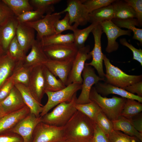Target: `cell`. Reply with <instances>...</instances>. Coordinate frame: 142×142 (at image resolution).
I'll return each mask as SVG.
<instances>
[{
  "label": "cell",
  "instance_id": "obj_8",
  "mask_svg": "<svg viewBox=\"0 0 142 142\" xmlns=\"http://www.w3.org/2000/svg\"><path fill=\"white\" fill-rule=\"evenodd\" d=\"M82 75L83 82L80 95L77 98L76 104H83L91 102L89 98V95L93 86L100 81H105V79L97 75L94 69L91 66L85 63Z\"/></svg>",
  "mask_w": 142,
  "mask_h": 142
},
{
  "label": "cell",
  "instance_id": "obj_3",
  "mask_svg": "<svg viewBox=\"0 0 142 142\" xmlns=\"http://www.w3.org/2000/svg\"><path fill=\"white\" fill-rule=\"evenodd\" d=\"M76 94L70 102L58 104L52 111L42 117L41 121L56 126H64L77 111L75 107Z\"/></svg>",
  "mask_w": 142,
  "mask_h": 142
},
{
  "label": "cell",
  "instance_id": "obj_47",
  "mask_svg": "<svg viewBox=\"0 0 142 142\" xmlns=\"http://www.w3.org/2000/svg\"><path fill=\"white\" fill-rule=\"evenodd\" d=\"M0 142H23L22 138L11 131L0 134Z\"/></svg>",
  "mask_w": 142,
  "mask_h": 142
},
{
  "label": "cell",
  "instance_id": "obj_5",
  "mask_svg": "<svg viewBox=\"0 0 142 142\" xmlns=\"http://www.w3.org/2000/svg\"><path fill=\"white\" fill-rule=\"evenodd\" d=\"M82 84L73 83L64 88L54 92L45 90L48 97L46 104L43 106L40 116H43L53 107L63 102H69L72 99L77 92L81 89Z\"/></svg>",
  "mask_w": 142,
  "mask_h": 142
},
{
  "label": "cell",
  "instance_id": "obj_9",
  "mask_svg": "<svg viewBox=\"0 0 142 142\" xmlns=\"http://www.w3.org/2000/svg\"><path fill=\"white\" fill-rule=\"evenodd\" d=\"M90 46L87 45L78 49L74 60L72 68L69 75L66 86L73 83L82 84L83 79L82 75L85 62L92 58L89 54Z\"/></svg>",
  "mask_w": 142,
  "mask_h": 142
},
{
  "label": "cell",
  "instance_id": "obj_42",
  "mask_svg": "<svg viewBox=\"0 0 142 142\" xmlns=\"http://www.w3.org/2000/svg\"><path fill=\"white\" fill-rule=\"evenodd\" d=\"M115 0H83V3L89 13L92 12L111 4Z\"/></svg>",
  "mask_w": 142,
  "mask_h": 142
},
{
  "label": "cell",
  "instance_id": "obj_22",
  "mask_svg": "<svg viewBox=\"0 0 142 142\" xmlns=\"http://www.w3.org/2000/svg\"><path fill=\"white\" fill-rule=\"evenodd\" d=\"M16 17L10 18L3 25L0 30V44L5 52H6L11 42L16 36L18 24Z\"/></svg>",
  "mask_w": 142,
  "mask_h": 142
},
{
  "label": "cell",
  "instance_id": "obj_26",
  "mask_svg": "<svg viewBox=\"0 0 142 142\" xmlns=\"http://www.w3.org/2000/svg\"><path fill=\"white\" fill-rule=\"evenodd\" d=\"M112 121L114 130L119 131L129 135L136 137L142 142V134L135 129L130 119L121 115L117 119Z\"/></svg>",
  "mask_w": 142,
  "mask_h": 142
},
{
  "label": "cell",
  "instance_id": "obj_27",
  "mask_svg": "<svg viewBox=\"0 0 142 142\" xmlns=\"http://www.w3.org/2000/svg\"><path fill=\"white\" fill-rule=\"evenodd\" d=\"M113 6L112 4L94 10L89 14V22L99 24L114 18Z\"/></svg>",
  "mask_w": 142,
  "mask_h": 142
},
{
  "label": "cell",
  "instance_id": "obj_28",
  "mask_svg": "<svg viewBox=\"0 0 142 142\" xmlns=\"http://www.w3.org/2000/svg\"><path fill=\"white\" fill-rule=\"evenodd\" d=\"M113 7L114 18L124 19L136 18L133 8L124 1L115 0L111 4Z\"/></svg>",
  "mask_w": 142,
  "mask_h": 142
},
{
  "label": "cell",
  "instance_id": "obj_7",
  "mask_svg": "<svg viewBox=\"0 0 142 142\" xmlns=\"http://www.w3.org/2000/svg\"><path fill=\"white\" fill-rule=\"evenodd\" d=\"M43 47L49 59L57 61H73L78 50L74 43L49 45Z\"/></svg>",
  "mask_w": 142,
  "mask_h": 142
},
{
  "label": "cell",
  "instance_id": "obj_19",
  "mask_svg": "<svg viewBox=\"0 0 142 142\" xmlns=\"http://www.w3.org/2000/svg\"><path fill=\"white\" fill-rule=\"evenodd\" d=\"M30 113L29 108L26 105L19 110L3 116L0 119V134L10 131Z\"/></svg>",
  "mask_w": 142,
  "mask_h": 142
},
{
  "label": "cell",
  "instance_id": "obj_12",
  "mask_svg": "<svg viewBox=\"0 0 142 142\" xmlns=\"http://www.w3.org/2000/svg\"><path fill=\"white\" fill-rule=\"evenodd\" d=\"M94 39V46L93 49L89 52L92 60L87 65L94 67L97 72L98 76L105 79V74L103 68V54L102 51L101 38L103 33L101 26L98 24L92 30V32Z\"/></svg>",
  "mask_w": 142,
  "mask_h": 142
},
{
  "label": "cell",
  "instance_id": "obj_25",
  "mask_svg": "<svg viewBox=\"0 0 142 142\" xmlns=\"http://www.w3.org/2000/svg\"><path fill=\"white\" fill-rule=\"evenodd\" d=\"M33 68L25 66L23 62H18L9 78L13 80L15 84H21L27 87Z\"/></svg>",
  "mask_w": 142,
  "mask_h": 142
},
{
  "label": "cell",
  "instance_id": "obj_31",
  "mask_svg": "<svg viewBox=\"0 0 142 142\" xmlns=\"http://www.w3.org/2000/svg\"><path fill=\"white\" fill-rule=\"evenodd\" d=\"M43 74L45 90L54 92L61 90L66 86L55 77L44 65Z\"/></svg>",
  "mask_w": 142,
  "mask_h": 142
},
{
  "label": "cell",
  "instance_id": "obj_18",
  "mask_svg": "<svg viewBox=\"0 0 142 142\" xmlns=\"http://www.w3.org/2000/svg\"><path fill=\"white\" fill-rule=\"evenodd\" d=\"M31 48L30 52L26 56L24 61L25 66L33 68L43 64L49 59L43 51L40 40L35 39Z\"/></svg>",
  "mask_w": 142,
  "mask_h": 142
},
{
  "label": "cell",
  "instance_id": "obj_24",
  "mask_svg": "<svg viewBox=\"0 0 142 142\" xmlns=\"http://www.w3.org/2000/svg\"><path fill=\"white\" fill-rule=\"evenodd\" d=\"M17 62L6 52L0 53V88L11 75Z\"/></svg>",
  "mask_w": 142,
  "mask_h": 142
},
{
  "label": "cell",
  "instance_id": "obj_40",
  "mask_svg": "<svg viewBox=\"0 0 142 142\" xmlns=\"http://www.w3.org/2000/svg\"><path fill=\"white\" fill-rule=\"evenodd\" d=\"M110 142H142L137 138L114 130L108 136Z\"/></svg>",
  "mask_w": 142,
  "mask_h": 142
},
{
  "label": "cell",
  "instance_id": "obj_14",
  "mask_svg": "<svg viewBox=\"0 0 142 142\" xmlns=\"http://www.w3.org/2000/svg\"><path fill=\"white\" fill-rule=\"evenodd\" d=\"M43 69V64L33 68L27 86L35 99L40 104L45 91Z\"/></svg>",
  "mask_w": 142,
  "mask_h": 142
},
{
  "label": "cell",
  "instance_id": "obj_15",
  "mask_svg": "<svg viewBox=\"0 0 142 142\" xmlns=\"http://www.w3.org/2000/svg\"><path fill=\"white\" fill-rule=\"evenodd\" d=\"M42 117H37L30 113L20 121L10 131L20 135L23 142H31L34 130L41 121Z\"/></svg>",
  "mask_w": 142,
  "mask_h": 142
},
{
  "label": "cell",
  "instance_id": "obj_13",
  "mask_svg": "<svg viewBox=\"0 0 142 142\" xmlns=\"http://www.w3.org/2000/svg\"><path fill=\"white\" fill-rule=\"evenodd\" d=\"M102 26L103 33H104L107 38V44L105 48L106 52L110 53L117 50L119 47L116 39L123 35L130 36L132 31L129 30L121 29L111 20L106 21L99 24Z\"/></svg>",
  "mask_w": 142,
  "mask_h": 142
},
{
  "label": "cell",
  "instance_id": "obj_51",
  "mask_svg": "<svg viewBox=\"0 0 142 142\" xmlns=\"http://www.w3.org/2000/svg\"><path fill=\"white\" fill-rule=\"evenodd\" d=\"M5 52L3 49L2 46L0 44V53L2 52Z\"/></svg>",
  "mask_w": 142,
  "mask_h": 142
},
{
  "label": "cell",
  "instance_id": "obj_30",
  "mask_svg": "<svg viewBox=\"0 0 142 142\" xmlns=\"http://www.w3.org/2000/svg\"><path fill=\"white\" fill-rule=\"evenodd\" d=\"M42 46L74 43V37L73 33L65 34H54L44 37L40 40Z\"/></svg>",
  "mask_w": 142,
  "mask_h": 142
},
{
  "label": "cell",
  "instance_id": "obj_32",
  "mask_svg": "<svg viewBox=\"0 0 142 142\" xmlns=\"http://www.w3.org/2000/svg\"><path fill=\"white\" fill-rule=\"evenodd\" d=\"M3 1L7 5L16 17L27 11L33 10L29 0H4Z\"/></svg>",
  "mask_w": 142,
  "mask_h": 142
},
{
  "label": "cell",
  "instance_id": "obj_20",
  "mask_svg": "<svg viewBox=\"0 0 142 142\" xmlns=\"http://www.w3.org/2000/svg\"><path fill=\"white\" fill-rule=\"evenodd\" d=\"M35 30L24 23H18L16 30L17 39L26 53L31 48L35 39Z\"/></svg>",
  "mask_w": 142,
  "mask_h": 142
},
{
  "label": "cell",
  "instance_id": "obj_34",
  "mask_svg": "<svg viewBox=\"0 0 142 142\" xmlns=\"http://www.w3.org/2000/svg\"><path fill=\"white\" fill-rule=\"evenodd\" d=\"M75 107L77 111L85 115L95 123L97 115L102 111L98 105L93 101L85 104H76Z\"/></svg>",
  "mask_w": 142,
  "mask_h": 142
},
{
  "label": "cell",
  "instance_id": "obj_44",
  "mask_svg": "<svg viewBox=\"0 0 142 142\" xmlns=\"http://www.w3.org/2000/svg\"><path fill=\"white\" fill-rule=\"evenodd\" d=\"M120 43L123 46H125L132 52L133 57V59L137 61L142 65V50L141 49H137L134 47L131 44L129 43L125 38L120 39L119 40Z\"/></svg>",
  "mask_w": 142,
  "mask_h": 142
},
{
  "label": "cell",
  "instance_id": "obj_41",
  "mask_svg": "<svg viewBox=\"0 0 142 142\" xmlns=\"http://www.w3.org/2000/svg\"><path fill=\"white\" fill-rule=\"evenodd\" d=\"M78 26L74 24L72 26L69 23V18L67 13L64 17L62 19H59L56 22L55 28V34L61 33L62 32L68 30L73 31Z\"/></svg>",
  "mask_w": 142,
  "mask_h": 142
},
{
  "label": "cell",
  "instance_id": "obj_43",
  "mask_svg": "<svg viewBox=\"0 0 142 142\" xmlns=\"http://www.w3.org/2000/svg\"><path fill=\"white\" fill-rule=\"evenodd\" d=\"M124 1L131 6L135 11L140 27L142 25V0H125Z\"/></svg>",
  "mask_w": 142,
  "mask_h": 142
},
{
  "label": "cell",
  "instance_id": "obj_52",
  "mask_svg": "<svg viewBox=\"0 0 142 142\" xmlns=\"http://www.w3.org/2000/svg\"><path fill=\"white\" fill-rule=\"evenodd\" d=\"M3 116L0 110V119Z\"/></svg>",
  "mask_w": 142,
  "mask_h": 142
},
{
  "label": "cell",
  "instance_id": "obj_4",
  "mask_svg": "<svg viewBox=\"0 0 142 142\" xmlns=\"http://www.w3.org/2000/svg\"><path fill=\"white\" fill-rule=\"evenodd\" d=\"M103 61L106 69L105 82L123 89L128 85L142 81V75L128 74L112 65L106 55L103 54Z\"/></svg>",
  "mask_w": 142,
  "mask_h": 142
},
{
  "label": "cell",
  "instance_id": "obj_53",
  "mask_svg": "<svg viewBox=\"0 0 142 142\" xmlns=\"http://www.w3.org/2000/svg\"><path fill=\"white\" fill-rule=\"evenodd\" d=\"M59 142H69L67 141H62Z\"/></svg>",
  "mask_w": 142,
  "mask_h": 142
},
{
  "label": "cell",
  "instance_id": "obj_37",
  "mask_svg": "<svg viewBox=\"0 0 142 142\" xmlns=\"http://www.w3.org/2000/svg\"><path fill=\"white\" fill-rule=\"evenodd\" d=\"M60 0H31V5L36 8L44 12L47 14L52 13L54 11V5L60 2Z\"/></svg>",
  "mask_w": 142,
  "mask_h": 142
},
{
  "label": "cell",
  "instance_id": "obj_23",
  "mask_svg": "<svg viewBox=\"0 0 142 142\" xmlns=\"http://www.w3.org/2000/svg\"><path fill=\"white\" fill-rule=\"evenodd\" d=\"M14 85L20 92L26 105L30 109V113L37 117H40L43 109L42 104L35 99L26 86L21 84H15Z\"/></svg>",
  "mask_w": 142,
  "mask_h": 142
},
{
  "label": "cell",
  "instance_id": "obj_10",
  "mask_svg": "<svg viewBox=\"0 0 142 142\" xmlns=\"http://www.w3.org/2000/svg\"><path fill=\"white\" fill-rule=\"evenodd\" d=\"M67 13L69 18V23L79 26L85 25L89 22V13L83 3V0H68L67 6L63 11L59 12L60 15Z\"/></svg>",
  "mask_w": 142,
  "mask_h": 142
},
{
  "label": "cell",
  "instance_id": "obj_11",
  "mask_svg": "<svg viewBox=\"0 0 142 142\" xmlns=\"http://www.w3.org/2000/svg\"><path fill=\"white\" fill-rule=\"evenodd\" d=\"M61 17L59 12H56L47 14L43 18L36 21L24 23L37 32V39L40 40L44 37L55 34V24Z\"/></svg>",
  "mask_w": 142,
  "mask_h": 142
},
{
  "label": "cell",
  "instance_id": "obj_45",
  "mask_svg": "<svg viewBox=\"0 0 142 142\" xmlns=\"http://www.w3.org/2000/svg\"><path fill=\"white\" fill-rule=\"evenodd\" d=\"M14 85L13 80L9 77L5 81L0 88V102L8 95Z\"/></svg>",
  "mask_w": 142,
  "mask_h": 142
},
{
  "label": "cell",
  "instance_id": "obj_35",
  "mask_svg": "<svg viewBox=\"0 0 142 142\" xmlns=\"http://www.w3.org/2000/svg\"><path fill=\"white\" fill-rule=\"evenodd\" d=\"M98 24L92 23L87 27L81 29L77 28L73 32L74 37V43L78 49L85 46V42L89 34Z\"/></svg>",
  "mask_w": 142,
  "mask_h": 142
},
{
  "label": "cell",
  "instance_id": "obj_33",
  "mask_svg": "<svg viewBox=\"0 0 142 142\" xmlns=\"http://www.w3.org/2000/svg\"><path fill=\"white\" fill-rule=\"evenodd\" d=\"M142 104L136 100L126 99L121 113V115L131 119L141 113Z\"/></svg>",
  "mask_w": 142,
  "mask_h": 142
},
{
  "label": "cell",
  "instance_id": "obj_46",
  "mask_svg": "<svg viewBox=\"0 0 142 142\" xmlns=\"http://www.w3.org/2000/svg\"><path fill=\"white\" fill-rule=\"evenodd\" d=\"M15 16L13 12L4 2L0 3V25L2 26L10 18Z\"/></svg>",
  "mask_w": 142,
  "mask_h": 142
},
{
  "label": "cell",
  "instance_id": "obj_2",
  "mask_svg": "<svg viewBox=\"0 0 142 142\" xmlns=\"http://www.w3.org/2000/svg\"><path fill=\"white\" fill-rule=\"evenodd\" d=\"M89 98L95 102L102 112L111 121L117 119L121 116L126 99L113 96L111 98L103 97L98 93L94 87L90 91Z\"/></svg>",
  "mask_w": 142,
  "mask_h": 142
},
{
  "label": "cell",
  "instance_id": "obj_17",
  "mask_svg": "<svg viewBox=\"0 0 142 142\" xmlns=\"http://www.w3.org/2000/svg\"><path fill=\"white\" fill-rule=\"evenodd\" d=\"M73 61H57L49 59L43 65L66 86Z\"/></svg>",
  "mask_w": 142,
  "mask_h": 142
},
{
  "label": "cell",
  "instance_id": "obj_6",
  "mask_svg": "<svg viewBox=\"0 0 142 142\" xmlns=\"http://www.w3.org/2000/svg\"><path fill=\"white\" fill-rule=\"evenodd\" d=\"M66 141L64 126H57L42 121L36 126L31 142H59Z\"/></svg>",
  "mask_w": 142,
  "mask_h": 142
},
{
  "label": "cell",
  "instance_id": "obj_50",
  "mask_svg": "<svg viewBox=\"0 0 142 142\" xmlns=\"http://www.w3.org/2000/svg\"><path fill=\"white\" fill-rule=\"evenodd\" d=\"M135 129L140 133L142 134V115L140 113L130 119Z\"/></svg>",
  "mask_w": 142,
  "mask_h": 142
},
{
  "label": "cell",
  "instance_id": "obj_29",
  "mask_svg": "<svg viewBox=\"0 0 142 142\" xmlns=\"http://www.w3.org/2000/svg\"><path fill=\"white\" fill-rule=\"evenodd\" d=\"M111 21L119 28H125L133 32V36L132 38L138 40L140 45H142V29L136 27V26L140 27L138 22L136 18L124 19H118L113 18Z\"/></svg>",
  "mask_w": 142,
  "mask_h": 142
},
{
  "label": "cell",
  "instance_id": "obj_16",
  "mask_svg": "<svg viewBox=\"0 0 142 142\" xmlns=\"http://www.w3.org/2000/svg\"><path fill=\"white\" fill-rule=\"evenodd\" d=\"M26 106L20 92L14 85L8 95L0 102V110L3 116L19 110Z\"/></svg>",
  "mask_w": 142,
  "mask_h": 142
},
{
  "label": "cell",
  "instance_id": "obj_48",
  "mask_svg": "<svg viewBox=\"0 0 142 142\" xmlns=\"http://www.w3.org/2000/svg\"><path fill=\"white\" fill-rule=\"evenodd\" d=\"M92 142H110L107 135L95 123Z\"/></svg>",
  "mask_w": 142,
  "mask_h": 142
},
{
  "label": "cell",
  "instance_id": "obj_36",
  "mask_svg": "<svg viewBox=\"0 0 142 142\" xmlns=\"http://www.w3.org/2000/svg\"><path fill=\"white\" fill-rule=\"evenodd\" d=\"M6 52L17 62H24L26 56V53L19 44L16 36L9 44Z\"/></svg>",
  "mask_w": 142,
  "mask_h": 142
},
{
  "label": "cell",
  "instance_id": "obj_49",
  "mask_svg": "<svg viewBox=\"0 0 142 142\" xmlns=\"http://www.w3.org/2000/svg\"><path fill=\"white\" fill-rule=\"evenodd\" d=\"M123 89L129 92L142 97V81H140L128 85Z\"/></svg>",
  "mask_w": 142,
  "mask_h": 142
},
{
  "label": "cell",
  "instance_id": "obj_1",
  "mask_svg": "<svg viewBox=\"0 0 142 142\" xmlns=\"http://www.w3.org/2000/svg\"><path fill=\"white\" fill-rule=\"evenodd\" d=\"M94 123L85 115L77 110L64 126L66 141L92 142Z\"/></svg>",
  "mask_w": 142,
  "mask_h": 142
},
{
  "label": "cell",
  "instance_id": "obj_21",
  "mask_svg": "<svg viewBox=\"0 0 142 142\" xmlns=\"http://www.w3.org/2000/svg\"><path fill=\"white\" fill-rule=\"evenodd\" d=\"M94 87L97 92L102 96H106L110 94L118 95L122 98L134 99L142 103V97L131 94L125 90L113 86L105 82H99Z\"/></svg>",
  "mask_w": 142,
  "mask_h": 142
},
{
  "label": "cell",
  "instance_id": "obj_38",
  "mask_svg": "<svg viewBox=\"0 0 142 142\" xmlns=\"http://www.w3.org/2000/svg\"><path fill=\"white\" fill-rule=\"evenodd\" d=\"M44 14L41 11L35 9L27 11L16 17L18 23H24L35 21L42 19L44 16Z\"/></svg>",
  "mask_w": 142,
  "mask_h": 142
},
{
  "label": "cell",
  "instance_id": "obj_39",
  "mask_svg": "<svg viewBox=\"0 0 142 142\" xmlns=\"http://www.w3.org/2000/svg\"><path fill=\"white\" fill-rule=\"evenodd\" d=\"M95 123L107 136L113 130L112 121L102 111L100 112L97 115Z\"/></svg>",
  "mask_w": 142,
  "mask_h": 142
}]
</instances>
